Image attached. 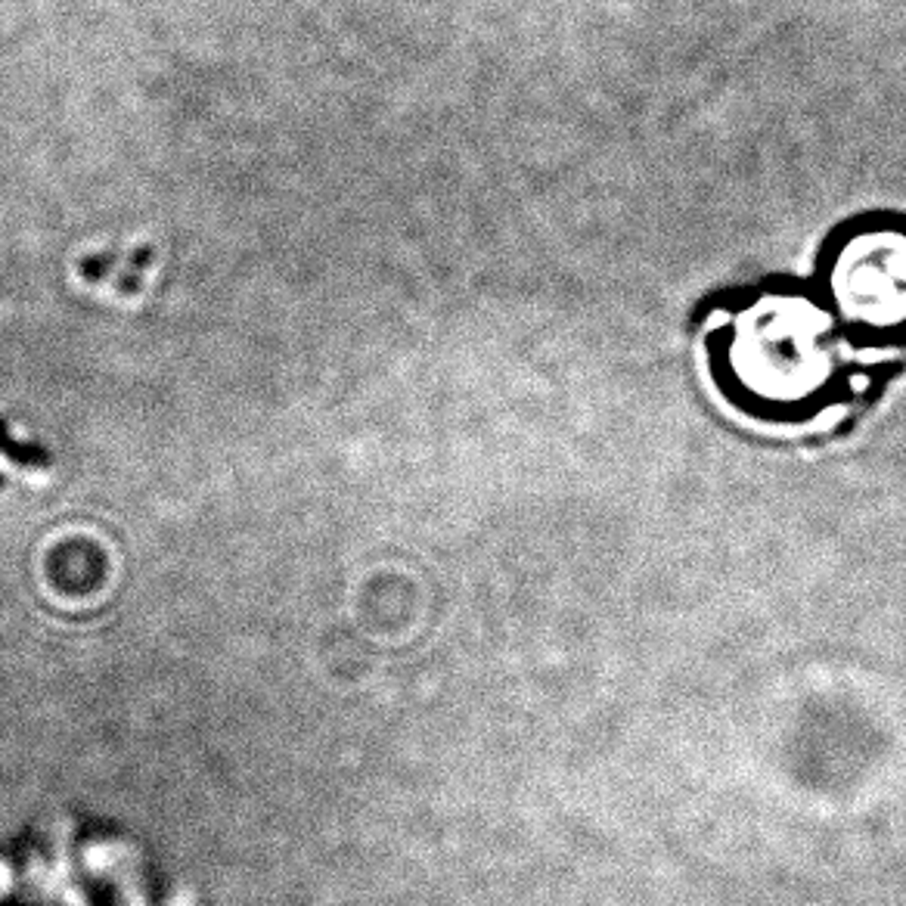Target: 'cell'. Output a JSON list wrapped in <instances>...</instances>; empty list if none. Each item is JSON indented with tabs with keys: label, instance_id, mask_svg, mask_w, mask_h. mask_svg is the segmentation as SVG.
<instances>
[{
	"label": "cell",
	"instance_id": "obj_1",
	"mask_svg": "<svg viewBox=\"0 0 906 906\" xmlns=\"http://www.w3.org/2000/svg\"><path fill=\"white\" fill-rule=\"evenodd\" d=\"M835 301L851 323L872 332L906 323V236L885 230L848 242L838 255Z\"/></svg>",
	"mask_w": 906,
	"mask_h": 906
}]
</instances>
